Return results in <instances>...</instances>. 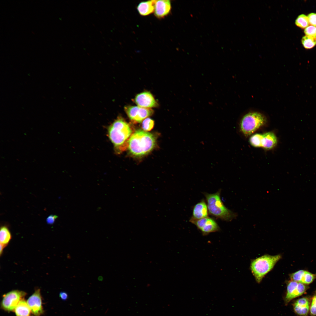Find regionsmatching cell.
<instances>
[{
  "label": "cell",
  "instance_id": "cell-7",
  "mask_svg": "<svg viewBox=\"0 0 316 316\" xmlns=\"http://www.w3.org/2000/svg\"><path fill=\"white\" fill-rule=\"evenodd\" d=\"M124 110L129 119L134 123L141 122L154 113L153 111L150 108L132 106L125 107Z\"/></svg>",
  "mask_w": 316,
  "mask_h": 316
},
{
  "label": "cell",
  "instance_id": "cell-14",
  "mask_svg": "<svg viewBox=\"0 0 316 316\" xmlns=\"http://www.w3.org/2000/svg\"><path fill=\"white\" fill-rule=\"evenodd\" d=\"M208 213L207 204L204 200L202 199L194 206L192 215L190 220H197L208 217Z\"/></svg>",
  "mask_w": 316,
  "mask_h": 316
},
{
  "label": "cell",
  "instance_id": "cell-18",
  "mask_svg": "<svg viewBox=\"0 0 316 316\" xmlns=\"http://www.w3.org/2000/svg\"><path fill=\"white\" fill-rule=\"evenodd\" d=\"M14 310L16 316H29L31 311L27 302L23 299L20 301Z\"/></svg>",
  "mask_w": 316,
  "mask_h": 316
},
{
  "label": "cell",
  "instance_id": "cell-8",
  "mask_svg": "<svg viewBox=\"0 0 316 316\" xmlns=\"http://www.w3.org/2000/svg\"><path fill=\"white\" fill-rule=\"evenodd\" d=\"M189 221L196 226L204 236L219 231L220 229L216 221L209 217L197 220H190Z\"/></svg>",
  "mask_w": 316,
  "mask_h": 316
},
{
  "label": "cell",
  "instance_id": "cell-22",
  "mask_svg": "<svg viewBox=\"0 0 316 316\" xmlns=\"http://www.w3.org/2000/svg\"><path fill=\"white\" fill-rule=\"evenodd\" d=\"M262 134L256 133L252 135L249 139V142L251 145L255 147H261V141Z\"/></svg>",
  "mask_w": 316,
  "mask_h": 316
},
{
  "label": "cell",
  "instance_id": "cell-21",
  "mask_svg": "<svg viewBox=\"0 0 316 316\" xmlns=\"http://www.w3.org/2000/svg\"><path fill=\"white\" fill-rule=\"evenodd\" d=\"M309 24L307 16L304 14L299 15L295 20L296 25L302 28H305Z\"/></svg>",
  "mask_w": 316,
  "mask_h": 316
},
{
  "label": "cell",
  "instance_id": "cell-23",
  "mask_svg": "<svg viewBox=\"0 0 316 316\" xmlns=\"http://www.w3.org/2000/svg\"><path fill=\"white\" fill-rule=\"evenodd\" d=\"M154 125V121L150 118H147L142 121V128L145 131H150L153 128Z\"/></svg>",
  "mask_w": 316,
  "mask_h": 316
},
{
  "label": "cell",
  "instance_id": "cell-15",
  "mask_svg": "<svg viewBox=\"0 0 316 316\" xmlns=\"http://www.w3.org/2000/svg\"><path fill=\"white\" fill-rule=\"evenodd\" d=\"M293 306L296 313L300 316H306L310 311V300L307 297L300 298L294 302Z\"/></svg>",
  "mask_w": 316,
  "mask_h": 316
},
{
  "label": "cell",
  "instance_id": "cell-6",
  "mask_svg": "<svg viewBox=\"0 0 316 316\" xmlns=\"http://www.w3.org/2000/svg\"><path fill=\"white\" fill-rule=\"evenodd\" d=\"M26 294L25 292L18 290L10 291L3 296L1 303V307L7 311H13Z\"/></svg>",
  "mask_w": 316,
  "mask_h": 316
},
{
  "label": "cell",
  "instance_id": "cell-29",
  "mask_svg": "<svg viewBox=\"0 0 316 316\" xmlns=\"http://www.w3.org/2000/svg\"><path fill=\"white\" fill-rule=\"evenodd\" d=\"M5 247L4 246V245H3L0 244V255H1V254H2V253H3V249Z\"/></svg>",
  "mask_w": 316,
  "mask_h": 316
},
{
  "label": "cell",
  "instance_id": "cell-27",
  "mask_svg": "<svg viewBox=\"0 0 316 316\" xmlns=\"http://www.w3.org/2000/svg\"><path fill=\"white\" fill-rule=\"evenodd\" d=\"M57 218L58 216L56 215H50L46 219L47 222L48 224H52Z\"/></svg>",
  "mask_w": 316,
  "mask_h": 316
},
{
  "label": "cell",
  "instance_id": "cell-5",
  "mask_svg": "<svg viewBox=\"0 0 316 316\" xmlns=\"http://www.w3.org/2000/svg\"><path fill=\"white\" fill-rule=\"evenodd\" d=\"M267 119L262 113L251 111L245 114L240 123L241 131L246 137L251 135L260 127L266 124Z\"/></svg>",
  "mask_w": 316,
  "mask_h": 316
},
{
  "label": "cell",
  "instance_id": "cell-9",
  "mask_svg": "<svg viewBox=\"0 0 316 316\" xmlns=\"http://www.w3.org/2000/svg\"><path fill=\"white\" fill-rule=\"evenodd\" d=\"M308 287L306 285L296 281L290 280L287 283V291L285 298V302L288 304L293 299L303 294Z\"/></svg>",
  "mask_w": 316,
  "mask_h": 316
},
{
  "label": "cell",
  "instance_id": "cell-12",
  "mask_svg": "<svg viewBox=\"0 0 316 316\" xmlns=\"http://www.w3.org/2000/svg\"><path fill=\"white\" fill-rule=\"evenodd\" d=\"M171 8V2L170 0H156L154 15L158 19L164 18L170 13Z\"/></svg>",
  "mask_w": 316,
  "mask_h": 316
},
{
  "label": "cell",
  "instance_id": "cell-4",
  "mask_svg": "<svg viewBox=\"0 0 316 316\" xmlns=\"http://www.w3.org/2000/svg\"><path fill=\"white\" fill-rule=\"evenodd\" d=\"M281 258L280 255H265L253 260L250 269L256 281L260 283L264 276L274 267Z\"/></svg>",
  "mask_w": 316,
  "mask_h": 316
},
{
  "label": "cell",
  "instance_id": "cell-10",
  "mask_svg": "<svg viewBox=\"0 0 316 316\" xmlns=\"http://www.w3.org/2000/svg\"><path fill=\"white\" fill-rule=\"evenodd\" d=\"M134 101L138 106L143 108H150L158 106L152 94L148 91L142 92L137 95Z\"/></svg>",
  "mask_w": 316,
  "mask_h": 316
},
{
  "label": "cell",
  "instance_id": "cell-13",
  "mask_svg": "<svg viewBox=\"0 0 316 316\" xmlns=\"http://www.w3.org/2000/svg\"><path fill=\"white\" fill-rule=\"evenodd\" d=\"M290 276L291 280L307 285L314 281L316 278V274L307 271L300 270L290 274Z\"/></svg>",
  "mask_w": 316,
  "mask_h": 316
},
{
  "label": "cell",
  "instance_id": "cell-20",
  "mask_svg": "<svg viewBox=\"0 0 316 316\" xmlns=\"http://www.w3.org/2000/svg\"><path fill=\"white\" fill-rule=\"evenodd\" d=\"M301 41L303 46L307 49H311L316 44V38L308 36L303 37Z\"/></svg>",
  "mask_w": 316,
  "mask_h": 316
},
{
  "label": "cell",
  "instance_id": "cell-25",
  "mask_svg": "<svg viewBox=\"0 0 316 316\" xmlns=\"http://www.w3.org/2000/svg\"><path fill=\"white\" fill-rule=\"evenodd\" d=\"M310 311L312 316L316 315V293L313 296L310 305Z\"/></svg>",
  "mask_w": 316,
  "mask_h": 316
},
{
  "label": "cell",
  "instance_id": "cell-2",
  "mask_svg": "<svg viewBox=\"0 0 316 316\" xmlns=\"http://www.w3.org/2000/svg\"><path fill=\"white\" fill-rule=\"evenodd\" d=\"M156 144V138L152 134L138 130L130 136L127 149L129 153L136 157H141L151 152Z\"/></svg>",
  "mask_w": 316,
  "mask_h": 316
},
{
  "label": "cell",
  "instance_id": "cell-1",
  "mask_svg": "<svg viewBox=\"0 0 316 316\" xmlns=\"http://www.w3.org/2000/svg\"><path fill=\"white\" fill-rule=\"evenodd\" d=\"M132 133L129 124L121 116L118 117L109 126L108 136L113 145L116 152L120 153L127 148Z\"/></svg>",
  "mask_w": 316,
  "mask_h": 316
},
{
  "label": "cell",
  "instance_id": "cell-16",
  "mask_svg": "<svg viewBox=\"0 0 316 316\" xmlns=\"http://www.w3.org/2000/svg\"><path fill=\"white\" fill-rule=\"evenodd\" d=\"M277 142V138L273 132H269L262 134L261 147L267 150H271L276 146Z\"/></svg>",
  "mask_w": 316,
  "mask_h": 316
},
{
  "label": "cell",
  "instance_id": "cell-26",
  "mask_svg": "<svg viewBox=\"0 0 316 316\" xmlns=\"http://www.w3.org/2000/svg\"><path fill=\"white\" fill-rule=\"evenodd\" d=\"M309 23L316 27V13H311L307 16Z\"/></svg>",
  "mask_w": 316,
  "mask_h": 316
},
{
  "label": "cell",
  "instance_id": "cell-3",
  "mask_svg": "<svg viewBox=\"0 0 316 316\" xmlns=\"http://www.w3.org/2000/svg\"><path fill=\"white\" fill-rule=\"evenodd\" d=\"M221 190L214 193H203L206 198L208 212L211 215L222 220L230 221L236 214L227 208L220 197Z\"/></svg>",
  "mask_w": 316,
  "mask_h": 316
},
{
  "label": "cell",
  "instance_id": "cell-17",
  "mask_svg": "<svg viewBox=\"0 0 316 316\" xmlns=\"http://www.w3.org/2000/svg\"><path fill=\"white\" fill-rule=\"evenodd\" d=\"M156 0H150L140 2L137 6V10L141 16H148L154 11Z\"/></svg>",
  "mask_w": 316,
  "mask_h": 316
},
{
  "label": "cell",
  "instance_id": "cell-19",
  "mask_svg": "<svg viewBox=\"0 0 316 316\" xmlns=\"http://www.w3.org/2000/svg\"><path fill=\"white\" fill-rule=\"evenodd\" d=\"M11 238V235L8 228L5 226L1 227L0 231V244L5 247L9 243Z\"/></svg>",
  "mask_w": 316,
  "mask_h": 316
},
{
  "label": "cell",
  "instance_id": "cell-24",
  "mask_svg": "<svg viewBox=\"0 0 316 316\" xmlns=\"http://www.w3.org/2000/svg\"><path fill=\"white\" fill-rule=\"evenodd\" d=\"M306 35L316 38V27L312 25L308 26L304 30Z\"/></svg>",
  "mask_w": 316,
  "mask_h": 316
},
{
  "label": "cell",
  "instance_id": "cell-28",
  "mask_svg": "<svg viewBox=\"0 0 316 316\" xmlns=\"http://www.w3.org/2000/svg\"><path fill=\"white\" fill-rule=\"evenodd\" d=\"M59 297L62 300H65L67 299L68 295L66 292H61L59 293Z\"/></svg>",
  "mask_w": 316,
  "mask_h": 316
},
{
  "label": "cell",
  "instance_id": "cell-11",
  "mask_svg": "<svg viewBox=\"0 0 316 316\" xmlns=\"http://www.w3.org/2000/svg\"><path fill=\"white\" fill-rule=\"evenodd\" d=\"M40 290L37 289L27 300L31 311L36 315H39L43 312Z\"/></svg>",
  "mask_w": 316,
  "mask_h": 316
}]
</instances>
